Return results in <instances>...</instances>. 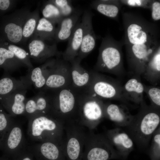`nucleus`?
<instances>
[{"mask_svg": "<svg viewBox=\"0 0 160 160\" xmlns=\"http://www.w3.org/2000/svg\"><path fill=\"white\" fill-rule=\"evenodd\" d=\"M124 36L129 71L141 76L154 53L160 47L159 31L156 24L130 12L122 15Z\"/></svg>", "mask_w": 160, "mask_h": 160, "instance_id": "obj_1", "label": "nucleus"}, {"mask_svg": "<svg viewBox=\"0 0 160 160\" xmlns=\"http://www.w3.org/2000/svg\"><path fill=\"white\" fill-rule=\"evenodd\" d=\"M129 124L124 127L138 148L148 149L153 135L160 126V110L147 105L144 100Z\"/></svg>", "mask_w": 160, "mask_h": 160, "instance_id": "obj_2", "label": "nucleus"}, {"mask_svg": "<svg viewBox=\"0 0 160 160\" xmlns=\"http://www.w3.org/2000/svg\"><path fill=\"white\" fill-rule=\"evenodd\" d=\"M28 121L27 134L32 140L65 142L64 123L50 112L35 115Z\"/></svg>", "mask_w": 160, "mask_h": 160, "instance_id": "obj_3", "label": "nucleus"}, {"mask_svg": "<svg viewBox=\"0 0 160 160\" xmlns=\"http://www.w3.org/2000/svg\"><path fill=\"white\" fill-rule=\"evenodd\" d=\"M122 40L116 41L108 35L102 40L95 66L97 71L106 72L118 76L125 75L123 60Z\"/></svg>", "mask_w": 160, "mask_h": 160, "instance_id": "obj_4", "label": "nucleus"}, {"mask_svg": "<svg viewBox=\"0 0 160 160\" xmlns=\"http://www.w3.org/2000/svg\"><path fill=\"white\" fill-rule=\"evenodd\" d=\"M122 159L105 134H96L88 130L82 160H109Z\"/></svg>", "mask_w": 160, "mask_h": 160, "instance_id": "obj_5", "label": "nucleus"}, {"mask_svg": "<svg viewBox=\"0 0 160 160\" xmlns=\"http://www.w3.org/2000/svg\"><path fill=\"white\" fill-rule=\"evenodd\" d=\"M31 12L26 6L0 17V37L9 43L22 44L23 27Z\"/></svg>", "mask_w": 160, "mask_h": 160, "instance_id": "obj_6", "label": "nucleus"}, {"mask_svg": "<svg viewBox=\"0 0 160 160\" xmlns=\"http://www.w3.org/2000/svg\"><path fill=\"white\" fill-rule=\"evenodd\" d=\"M64 129L65 160H82L88 130L76 120L64 123Z\"/></svg>", "mask_w": 160, "mask_h": 160, "instance_id": "obj_7", "label": "nucleus"}, {"mask_svg": "<svg viewBox=\"0 0 160 160\" xmlns=\"http://www.w3.org/2000/svg\"><path fill=\"white\" fill-rule=\"evenodd\" d=\"M105 103L91 95L79 99L77 121L89 130L95 129L105 118Z\"/></svg>", "mask_w": 160, "mask_h": 160, "instance_id": "obj_8", "label": "nucleus"}, {"mask_svg": "<svg viewBox=\"0 0 160 160\" xmlns=\"http://www.w3.org/2000/svg\"><path fill=\"white\" fill-rule=\"evenodd\" d=\"M53 96H50V112L64 123L77 121L79 100L70 89L59 90Z\"/></svg>", "mask_w": 160, "mask_h": 160, "instance_id": "obj_9", "label": "nucleus"}, {"mask_svg": "<svg viewBox=\"0 0 160 160\" xmlns=\"http://www.w3.org/2000/svg\"><path fill=\"white\" fill-rule=\"evenodd\" d=\"M91 95L100 99L120 101L127 106L131 105L124 95L123 86L117 80L94 74L91 81Z\"/></svg>", "mask_w": 160, "mask_h": 160, "instance_id": "obj_10", "label": "nucleus"}, {"mask_svg": "<svg viewBox=\"0 0 160 160\" xmlns=\"http://www.w3.org/2000/svg\"><path fill=\"white\" fill-rule=\"evenodd\" d=\"M26 146L22 127L14 121L6 133L0 147L12 158Z\"/></svg>", "mask_w": 160, "mask_h": 160, "instance_id": "obj_11", "label": "nucleus"}, {"mask_svg": "<svg viewBox=\"0 0 160 160\" xmlns=\"http://www.w3.org/2000/svg\"><path fill=\"white\" fill-rule=\"evenodd\" d=\"M65 142H40L28 146L36 160H65Z\"/></svg>", "mask_w": 160, "mask_h": 160, "instance_id": "obj_12", "label": "nucleus"}, {"mask_svg": "<svg viewBox=\"0 0 160 160\" xmlns=\"http://www.w3.org/2000/svg\"><path fill=\"white\" fill-rule=\"evenodd\" d=\"M30 59L37 63L46 62L52 57L59 56L60 54L57 50L56 43L47 44L38 38L32 36L27 46Z\"/></svg>", "mask_w": 160, "mask_h": 160, "instance_id": "obj_13", "label": "nucleus"}, {"mask_svg": "<svg viewBox=\"0 0 160 160\" xmlns=\"http://www.w3.org/2000/svg\"><path fill=\"white\" fill-rule=\"evenodd\" d=\"M105 134L122 160L127 159L134 148V143L129 134L119 127L108 130Z\"/></svg>", "mask_w": 160, "mask_h": 160, "instance_id": "obj_14", "label": "nucleus"}, {"mask_svg": "<svg viewBox=\"0 0 160 160\" xmlns=\"http://www.w3.org/2000/svg\"><path fill=\"white\" fill-rule=\"evenodd\" d=\"M92 16L89 11H84L82 18L84 25L83 40L76 57L81 60L88 55L95 46L96 38L92 26Z\"/></svg>", "mask_w": 160, "mask_h": 160, "instance_id": "obj_15", "label": "nucleus"}, {"mask_svg": "<svg viewBox=\"0 0 160 160\" xmlns=\"http://www.w3.org/2000/svg\"><path fill=\"white\" fill-rule=\"evenodd\" d=\"M27 89L15 90L6 95L0 97V103L13 116L24 115Z\"/></svg>", "mask_w": 160, "mask_h": 160, "instance_id": "obj_16", "label": "nucleus"}, {"mask_svg": "<svg viewBox=\"0 0 160 160\" xmlns=\"http://www.w3.org/2000/svg\"><path fill=\"white\" fill-rule=\"evenodd\" d=\"M104 111L105 118L108 119L119 127L124 128L128 126L134 117L128 106L122 103H105Z\"/></svg>", "mask_w": 160, "mask_h": 160, "instance_id": "obj_17", "label": "nucleus"}, {"mask_svg": "<svg viewBox=\"0 0 160 160\" xmlns=\"http://www.w3.org/2000/svg\"><path fill=\"white\" fill-rule=\"evenodd\" d=\"M51 108L50 96L41 91L32 97L27 98L23 115L28 119L35 115L49 112Z\"/></svg>", "mask_w": 160, "mask_h": 160, "instance_id": "obj_18", "label": "nucleus"}, {"mask_svg": "<svg viewBox=\"0 0 160 160\" xmlns=\"http://www.w3.org/2000/svg\"><path fill=\"white\" fill-rule=\"evenodd\" d=\"M84 29V23L82 20L76 25L68 40L66 49L63 53L65 61L71 62L77 57L82 44Z\"/></svg>", "mask_w": 160, "mask_h": 160, "instance_id": "obj_19", "label": "nucleus"}, {"mask_svg": "<svg viewBox=\"0 0 160 160\" xmlns=\"http://www.w3.org/2000/svg\"><path fill=\"white\" fill-rule=\"evenodd\" d=\"M133 75L123 86V90L125 97L130 102L140 105L144 100V84L141 81V76Z\"/></svg>", "mask_w": 160, "mask_h": 160, "instance_id": "obj_20", "label": "nucleus"}, {"mask_svg": "<svg viewBox=\"0 0 160 160\" xmlns=\"http://www.w3.org/2000/svg\"><path fill=\"white\" fill-rule=\"evenodd\" d=\"M81 15L80 11L63 18L56 28L54 41L56 43L68 40L78 23Z\"/></svg>", "mask_w": 160, "mask_h": 160, "instance_id": "obj_21", "label": "nucleus"}, {"mask_svg": "<svg viewBox=\"0 0 160 160\" xmlns=\"http://www.w3.org/2000/svg\"><path fill=\"white\" fill-rule=\"evenodd\" d=\"M31 85L27 75L18 79L6 76L0 79V97L8 95L17 90L29 89Z\"/></svg>", "mask_w": 160, "mask_h": 160, "instance_id": "obj_22", "label": "nucleus"}, {"mask_svg": "<svg viewBox=\"0 0 160 160\" xmlns=\"http://www.w3.org/2000/svg\"><path fill=\"white\" fill-rule=\"evenodd\" d=\"M23 66L25 67L5 45L0 37V68L9 73Z\"/></svg>", "mask_w": 160, "mask_h": 160, "instance_id": "obj_23", "label": "nucleus"}, {"mask_svg": "<svg viewBox=\"0 0 160 160\" xmlns=\"http://www.w3.org/2000/svg\"><path fill=\"white\" fill-rule=\"evenodd\" d=\"M121 4L120 0H98L92 1L91 6L103 15L116 19L118 17Z\"/></svg>", "mask_w": 160, "mask_h": 160, "instance_id": "obj_24", "label": "nucleus"}, {"mask_svg": "<svg viewBox=\"0 0 160 160\" xmlns=\"http://www.w3.org/2000/svg\"><path fill=\"white\" fill-rule=\"evenodd\" d=\"M151 84L156 86L160 80V47L148 61L142 75Z\"/></svg>", "mask_w": 160, "mask_h": 160, "instance_id": "obj_25", "label": "nucleus"}, {"mask_svg": "<svg viewBox=\"0 0 160 160\" xmlns=\"http://www.w3.org/2000/svg\"><path fill=\"white\" fill-rule=\"evenodd\" d=\"M81 61L76 57L70 62L72 64L70 71L73 82L76 86L78 87L85 86L92 80L91 79L93 77H91L89 72L81 66Z\"/></svg>", "mask_w": 160, "mask_h": 160, "instance_id": "obj_26", "label": "nucleus"}, {"mask_svg": "<svg viewBox=\"0 0 160 160\" xmlns=\"http://www.w3.org/2000/svg\"><path fill=\"white\" fill-rule=\"evenodd\" d=\"M56 28L55 25L43 17L39 19L35 32L32 36L45 41L54 40Z\"/></svg>", "mask_w": 160, "mask_h": 160, "instance_id": "obj_27", "label": "nucleus"}, {"mask_svg": "<svg viewBox=\"0 0 160 160\" xmlns=\"http://www.w3.org/2000/svg\"><path fill=\"white\" fill-rule=\"evenodd\" d=\"M39 6L30 12L25 22L23 29L22 44H25L35 32L40 18Z\"/></svg>", "mask_w": 160, "mask_h": 160, "instance_id": "obj_28", "label": "nucleus"}, {"mask_svg": "<svg viewBox=\"0 0 160 160\" xmlns=\"http://www.w3.org/2000/svg\"><path fill=\"white\" fill-rule=\"evenodd\" d=\"M32 85L36 89L44 88L47 76L46 62L41 66L33 68L27 75Z\"/></svg>", "mask_w": 160, "mask_h": 160, "instance_id": "obj_29", "label": "nucleus"}, {"mask_svg": "<svg viewBox=\"0 0 160 160\" xmlns=\"http://www.w3.org/2000/svg\"><path fill=\"white\" fill-rule=\"evenodd\" d=\"M41 12L43 17L55 25L58 24L63 18L59 9L50 0L43 3Z\"/></svg>", "mask_w": 160, "mask_h": 160, "instance_id": "obj_30", "label": "nucleus"}, {"mask_svg": "<svg viewBox=\"0 0 160 160\" xmlns=\"http://www.w3.org/2000/svg\"><path fill=\"white\" fill-rule=\"evenodd\" d=\"M1 38L5 45L28 68V71H30L33 68L27 51L22 47L9 43Z\"/></svg>", "mask_w": 160, "mask_h": 160, "instance_id": "obj_31", "label": "nucleus"}, {"mask_svg": "<svg viewBox=\"0 0 160 160\" xmlns=\"http://www.w3.org/2000/svg\"><path fill=\"white\" fill-rule=\"evenodd\" d=\"M148 148L147 153L151 160L160 159V127L153 134Z\"/></svg>", "mask_w": 160, "mask_h": 160, "instance_id": "obj_32", "label": "nucleus"}, {"mask_svg": "<svg viewBox=\"0 0 160 160\" xmlns=\"http://www.w3.org/2000/svg\"><path fill=\"white\" fill-rule=\"evenodd\" d=\"M144 92L147 95L150 103V105L160 110V88L156 86H147L144 84Z\"/></svg>", "mask_w": 160, "mask_h": 160, "instance_id": "obj_33", "label": "nucleus"}, {"mask_svg": "<svg viewBox=\"0 0 160 160\" xmlns=\"http://www.w3.org/2000/svg\"><path fill=\"white\" fill-rule=\"evenodd\" d=\"M59 9L63 18L69 16L75 13L76 11L70 0H50Z\"/></svg>", "mask_w": 160, "mask_h": 160, "instance_id": "obj_34", "label": "nucleus"}, {"mask_svg": "<svg viewBox=\"0 0 160 160\" xmlns=\"http://www.w3.org/2000/svg\"><path fill=\"white\" fill-rule=\"evenodd\" d=\"M9 114L0 110V144L6 133L14 121Z\"/></svg>", "mask_w": 160, "mask_h": 160, "instance_id": "obj_35", "label": "nucleus"}, {"mask_svg": "<svg viewBox=\"0 0 160 160\" xmlns=\"http://www.w3.org/2000/svg\"><path fill=\"white\" fill-rule=\"evenodd\" d=\"M121 4L133 7L150 9L153 0H121Z\"/></svg>", "mask_w": 160, "mask_h": 160, "instance_id": "obj_36", "label": "nucleus"}, {"mask_svg": "<svg viewBox=\"0 0 160 160\" xmlns=\"http://www.w3.org/2000/svg\"><path fill=\"white\" fill-rule=\"evenodd\" d=\"M18 1L15 0H0V17L14 8Z\"/></svg>", "mask_w": 160, "mask_h": 160, "instance_id": "obj_37", "label": "nucleus"}, {"mask_svg": "<svg viewBox=\"0 0 160 160\" xmlns=\"http://www.w3.org/2000/svg\"><path fill=\"white\" fill-rule=\"evenodd\" d=\"M34 158L33 153L27 145L12 159V160H34Z\"/></svg>", "mask_w": 160, "mask_h": 160, "instance_id": "obj_38", "label": "nucleus"}, {"mask_svg": "<svg viewBox=\"0 0 160 160\" xmlns=\"http://www.w3.org/2000/svg\"><path fill=\"white\" fill-rule=\"evenodd\" d=\"M150 9L151 10V16L152 19L155 21L160 19V1L153 0Z\"/></svg>", "mask_w": 160, "mask_h": 160, "instance_id": "obj_39", "label": "nucleus"}]
</instances>
